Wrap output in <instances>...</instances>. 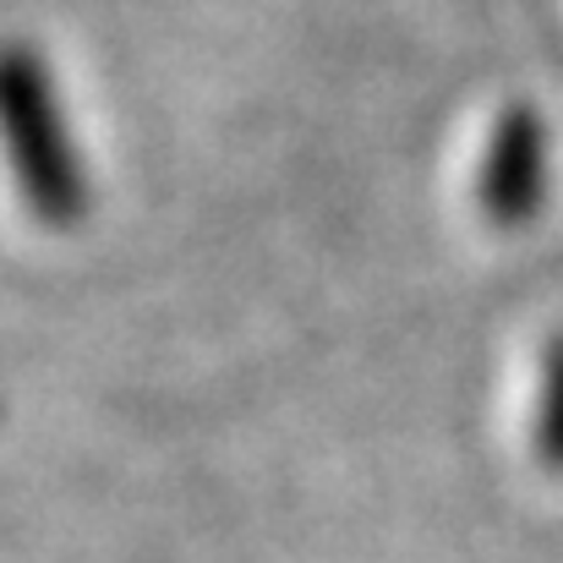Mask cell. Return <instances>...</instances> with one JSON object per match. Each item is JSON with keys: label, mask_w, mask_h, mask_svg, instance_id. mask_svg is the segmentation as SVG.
<instances>
[{"label": "cell", "mask_w": 563, "mask_h": 563, "mask_svg": "<svg viewBox=\"0 0 563 563\" xmlns=\"http://www.w3.org/2000/svg\"><path fill=\"white\" fill-rule=\"evenodd\" d=\"M0 143L22 202L38 224L71 230L88 213V170L66 132L44 60L27 44H0Z\"/></svg>", "instance_id": "1"}, {"label": "cell", "mask_w": 563, "mask_h": 563, "mask_svg": "<svg viewBox=\"0 0 563 563\" xmlns=\"http://www.w3.org/2000/svg\"><path fill=\"white\" fill-rule=\"evenodd\" d=\"M542 197H548V126L531 104H509L482 154L476 208L493 230H520L537 219Z\"/></svg>", "instance_id": "2"}, {"label": "cell", "mask_w": 563, "mask_h": 563, "mask_svg": "<svg viewBox=\"0 0 563 563\" xmlns=\"http://www.w3.org/2000/svg\"><path fill=\"white\" fill-rule=\"evenodd\" d=\"M537 449L542 460L563 471V334H553L542 356V405H537Z\"/></svg>", "instance_id": "3"}]
</instances>
